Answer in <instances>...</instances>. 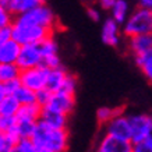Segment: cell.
Segmentation results:
<instances>
[{"mask_svg":"<svg viewBox=\"0 0 152 152\" xmlns=\"http://www.w3.org/2000/svg\"><path fill=\"white\" fill-rule=\"evenodd\" d=\"M31 140L38 148H48L55 152H66L69 148L67 129H52L41 120L38 121Z\"/></svg>","mask_w":152,"mask_h":152,"instance_id":"cell-1","label":"cell"},{"mask_svg":"<svg viewBox=\"0 0 152 152\" xmlns=\"http://www.w3.org/2000/svg\"><path fill=\"white\" fill-rule=\"evenodd\" d=\"M55 31L49 28L41 27L37 24L28 23L20 15L14 17V21L11 24V35L13 39L21 43V45H28V43H39L45 38L53 35Z\"/></svg>","mask_w":152,"mask_h":152,"instance_id":"cell-2","label":"cell"},{"mask_svg":"<svg viewBox=\"0 0 152 152\" xmlns=\"http://www.w3.org/2000/svg\"><path fill=\"white\" fill-rule=\"evenodd\" d=\"M123 34L127 38L141 34H152V10L138 6L131 11L123 24Z\"/></svg>","mask_w":152,"mask_h":152,"instance_id":"cell-3","label":"cell"},{"mask_svg":"<svg viewBox=\"0 0 152 152\" xmlns=\"http://www.w3.org/2000/svg\"><path fill=\"white\" fill-rule=\"evenodd\" d=\"M20 17L24 18L28 23L37 24V25H41V27L49 28L52 31H55L56 25H57V18H56L53 10L49 7V6L45 3V4H41L35 7V9L29 10L27 13L20 14Z\"/></svg>","mask_w":152,"mask_h":152,"instance_id":"cell-4","label":"cell"},{"mask_svg":"<svg viewBox=\"0 0 152 152\" xmlns=\"http://www.w3.org/2000/svg\"><path fill=\"white\" fill-rule=\"evenodd\" d=\"M48 74H49V69L46 66H37L32 69L21 70L20 73V81L24 87L31 88L34 91H39L46 88V81H48Z\"/></svg>","mask_w":152,"mask_h":152,"instance_id":"cell-5","label":"cell"},{"mask_svg":"<svg viewBox=\"0 0 152 152\" xmlns=\"http://www.w3.org/2000/svg\"><path fill=\"white\" fill-rule=\"evenodd\" d=\"M42 63H43V56L38 43H28L21 46V52L17 59V66L20 67V70L32 69L41 66Z\"/></svg>","mask_w":152,"mask_h":152,"instance_id":"cell-6","label":"cell"},{"mask_svg":"<svg viewBox=\"0 0 152 152\" xmlns=\"http://www.w3.org/2000/svg\"><path fill=\"white\" fill-rule=\"evenodd\" d=\"M130 127H131V141L137 142L144 138L151 137L152 117L148 115H133L129 116Z\"/></svg>","mask_w":152,"mask_h":152,"instance_id":"cell-7","label":"cell"},{"mask_svg":"<svg viewBox=\"0 0 152 152\" xmlns=\"http://www.w3.org/2000/svg\"><path fill=\"white\" fill-rule=\"evenodd\" d=\"M98 152H133V141L106 133L98 145Z\"/></svg>","mask_w":152,"mask_h":152,"instance_id":"cell-8","label":"cell"},{"mask_svg":"<svg viewBox=\"0 0 152 152\" xmlns=\"http://www.w3.org/2000/svg\"><path fill=\"white\" fill-rule=\"evenodd\" d=\"M75 101H74V94H69L64 91H57V92H52V96L48 102L45 107L56 110L59 113L69 116L74 110Z\"/></svg>","mask_w":152,"mask_h":152,"instance_id":"cell-9","label":"cell"},{"mask_svg":"<svg viewBox=\"0 0 152 152\" xmlns=\"http://www.w3.org/2000/svg\"><path fill=\"white\" fill-rule=\"evenodd\" d=\"M106 133L121 137V138L131 140V127H130L129 116L120 113L116 117H113L109 123H106Z\"/></svg>","mask_w":152,"mask_h":152,"instance_id":"cell-10","label":"cell"},{"mask_svg":"<svg viewBox=\"0 0 152 152\" xmlns=\"http://www.w3.org/2000/svg\"><path fill=\"white\" fill-rule=\"evenodd\" d=\"M101 38L102 42L107 46H117L120 43V24L112 17L106 18L103 25H102Z\"/></svg>","mask_w":152,"mask_h":152,"instance_id":"cell-11","label":"cell"},{"mask_svg":"<svg viewBox=\"0 0 152 152\" xmlns=\"http://www.w3.org/2000/svg\"><path fill=\"white\" fill-rule=\"evenodd\" d=\"M21 43L10 38L0 43V63H17L21 52Z\"/></svg>","mask_w":152,"mask_h":152,"instance_id":"cell-12","label":"cell"},{"mask_svg":"<svg viewBox=\"0 0 152 152\" xmlns=\"http://www.w3.org/2000/svg\"><path fill=\"white\" fill-rule=\"evenodd\" d=\"M129 49L133 56H140L152 49V34H141L129 38Z\"/></svg>","mask_w":152,"mask_h":152,"instance_id":"cell-13","label":"cell"},{"mask_svg":"<svg viewBox=\"0 0 152 152\" xmlns=\"http://www.w3.org/2000/svg\"><path fill=\"white\" fill-rule=\"evenodd\" d=\"M67 117H69L67 115L59 113V112L48 109V107H42L39 120L52 129H67Z\"/></svg>","mask_w":152,"mask_h":152,"instance_id":"cell-14","label":"cell"},{"mask_svg":"<svg viewBox=\"0 0 152 152\" xmlns=\"http://www.w3.org/2000/svg\"><path fill=\"white\" fill-rule=\"evenodd\" d=\"M67 70L64 67H55V69H49V74H48V81H46V88L50 92H57L61 89L63 84H64L66 78H67Z\"/></svg>","mask_w":152,"mask_h":152,"instance_id":"cell-15","label":"cell"},{"mask_svg":"<svg viewBox=\"0 0 152 152\" xmlns=\"http://www.w3.org/2000/svg\"><path fill=\"white\" fill-rule=\"evenodd\" d=\"M41 4H45V0H6V6L14 15L27 13Z\"/></svg>","mask_w":152,"mask_h":152,"instance_id":"cell-16","label":"cell"},{"mask_svg":"<svg viewBox=\"0 0 152 152\" xmlns=\"http://www.w3.org/2000/svg\"><path fill=\"white\" fill-rule=\"evenodd\" d=\"M42 113V106L38 103H28V105H21L18 112L15 115V119H25L39 121Z\"/></svg>","mask_w":152,"mask_h":152,"instance_id":"cell-17","label":"cell"},{"mask_svg":"<svg viewBox=\"0 0 152 152\" xmlns=\"http://www.w3.org/2000/svg\"><path fill=\"white\" fill-rule=\"evenodd\" d=\"M110 14H112V18L116 20L120 25H123L130 15L129 3L126 0H117L115 3V6L110 9Z\"/></svg>","mask_w":152,"mask_h":152,"instance_id":"cell-18","label":"cell"},{"mask_svg":"<svg viewBox=\"0 0 152 152\" xmlns=\"http://www.w3.org/2000/svg\"><path fill=\"white\" fill-rule=\"evenodd\" d=\"M135 63L142 71L144 77L152 83V49L148 50L147 53H142L140 56H135Z\"/></svg>","mask_w":152,"mask_h":152,"instance_id":"cell-19","label":"cell"},{"mask_svg":"<svg viewBox=\"0 0 152 152\" xmlns=\"http://www.w3.org/2000/svg\"><path fill=\"white\" fill-rule=\"evenodd\" d=\"M20 106H21V103L17 101V98L14 95H7L3 101L0 102V115L15 116Z\"/></svg>","mask_w":152,"mask_h":152,"instance_id":"cell-20","label":"cell"},{"mask_svg":"<svg viewBox=\"0 0 152 152\" xmlns=\"http://www.w3.org/2000/svg\"><path fill=\"white\" fill-rule=\"evenodd\" d=\"M21 70L17 63H0V81L7 83L10 80L18 78Z\"/></svg>","mask_w":152,"mask_h":152,"instance_id":"cell-21","label":"cell"},{"mask_svg":"<svg viewBox=\"0 0 152 152\" xmlns=\"http://www.w3.org/2000/svg\"><path fill=\"white\" fill-rule=\"evenodd\" d=\"M17 98V101L21 105H28V103H37V91H34L31 88H27L21 85V87L13 94Z\"/></svg>","mask_w":152,"mask_h":152,"instance_id":"cell-22","label":"cell"},{"mask_svg":"<svg viewBox=\"0 0 152 152\" xmlns=\"http://www.w3.org/2000/svg\"><path fill=\"white\" fill-rule=\"evenodd\" d=\"M123 113V109L121 107H109V106H102L99 107L96 112V119L99 123L102 124H106L109 123L113 117H116L117 115Z\"/></svg>","mask_w":152,"mask_h":152,"instance_id":"cell-23","label":"cell"},{"mask_svg":"<svg viewBox=\"0 0 152 152\" xmlns=\"http://www.w3.org/2000/svg\"><path fill=\"white\" fill-rule=\"evenodd\" d=\"M38 45H39V48H41L43 59H45V57H49V56L59 55V53H57V52H59V46H57V42L55 41L53 35L45 38V39H43L42 42H39Z\"/></svg>","mask_w":152,"mask_h":152,"instance_id":"cell-24","label":"cell"},{"mask_svg":"<svg viewBox=\"0 0 152 152\" xmlns=\"http://www.w3.org/2000/svg\"><path fill=\"white\" fill-rule=\"evenodd\" d=\"M15 120H17V124L15 126H17L21 137H23V138H31L34 131H35V127H37L38 121L25 120V119H15Z\"/></svg>","mask_w":152,"mask_h":152,"instance_id":"cell-25","label":"cell"},{"mask_svg":"<svg viewBox=\"0 0 152 152\" xmlns=\"http://www.w3.org/2000/svg\"><path fill=\"white\" fill-rule=\"evenodd\" d=\"M15 145H17V142L10 137L9 133L0 130V152H11L14 151Z\"/></svg>","mask_w":152,"mask_h":152,"instance_id":"cell-26","label":"cell"},{"mask_svg":"<svg viewBox=\"0 0 152 152\" xmlns=\"http://www.w3.org/2000/svg\"><path fill=\"white\" fill-rule=\"evenodd\" d=\"M14 15L4 3H0V28L10 27L14 21Z\"/></svg>","mask_w":152,"mask_h":152,"instance_id":"cell-27","label":"cell"},{"mask_svg":"<svg viewBox=\"0 0 152 152\" xmlns=\"http://www.w3.org/2000/svg\"><path fill=\"white\" fill-rule=\"evenodd\" d=\"M14 152H38V147L32 142L31 138H23L15 145Z\"/></svg>","mask_w":152,"mask_h":152,"instance_id":"cell-28","label":"cell"},{"mask_svg":"<svg viewBox=\"0 0 152 152\" xmlns=\"http://www.w3.org/2000/svg\"><path fill=\"white\" fill-rule=\"evenodd\" d=\"M133 152H152V137L133 142Z\"/></svg>","mask_w":152,"mask_h":152,"instance_id":"cell-29","label":"cell"},{"mask_svg":"<svg viewBox=\"0 0 152 152\" xmlns=\"http://www.w3.org/2000/svg\"><path fill=\"white\" fill-rule=\"evenodd\" d=\"M17 124V120L15 116H6V115H0V130L3 131H10L11 129H14Z\"/></svg>","mask_w":152,"mask_h":152,"instance_id":"cell-30","label":"cell"},{"mask_svg":"<svg viewBox=\"0 0 152 152\" xmlns=\"http://www.w3.org/2000/svg\"><path fill=\"white\" fill-rule=\"evenodd\" d=\"M75 89H77V78L74 75H71V74H69L60 91H64V92L69 94H75Z\"/></svg>","mask_w":152,"mask_h":152,"instance_id":"cell-31","label":"cell"},{"mask_svg":"<svg viewBox=\"0 0 152 152\" xmlns=\"http://www.w3.org/2000/svg\"><path fill=\"white\" fill-rule=\"evenodd\" d=\"M52 96V92L48 89V88H43V89H39L37 91V103L41 105L42 107H45L48 105V102Z\"/></svg>","mask_w":152,"mask_h":152,"instance_id":"cell-32","label":"cell"},{"mask_svg":"<svg viewBox=\"0 0 152 152\" xmlns=\"http://www.w3.org/2000/svg\"><path fill=\"white\" fill-rule=\"evenodd\" d=\"M6 85V89H7V92H9V95H13L17 89H18L23 84H21V81H20V77L18 78H14V80H10V81H7V83H4Z\"/></svg>","mask_w":152,"mask_h":152,"instance_id":"cell-33","label":"cell"},{"mask_svg":"<svg viewBox=\"0 0 152 152\" xmlns=\"http://www.w3.org/2000/svg\"><path fill=\"white\" fill-rule=\"evenodd\" d=\"M87 15L92 20V21H95V23L101 20V13H99V10H98L96 7H92V6H89L87 9Z\"/></svg>","mask_w":152,"mask_h":152,"instance_id":"cell-34","label":"cell"},{"mask_svg":"<svg viewBox=\"0 0 152 152\" xmlns=\"http://www.w3.org/2000/svg\"><path fill=\"white\" fill-rule=\"evenodd\" d=\"M116 1L117 0H98V4H99V7L102 10H109L110 11V9L115 6Z\"/></svg>","mask_w":152,"mask_h":152,"instance_id":"cell-35","label":"cell"},{"mask_svg":"<svg viewBox=\"0 0 152 152\" xmlns=\"http://www.w3.org/2000/svg\"><path fill=\"white\" fill-rule=\"evenodd\" d=\"M7 95H9V92H7V89H6L4 83H1V81H0V102L3 101Z\"/></svg>","mask_w":152,"mask_h":152,"instance_id":"cell-36","label":"cell"},{"mask_svg":"<svg viewBox=\"0 0 152 152\" xmlns=\"http://www.w3.org/2000/svg\"><path fill=\"white\" fill-rule=\"evenodd\" d=\"M138 4L141 6V7L152 10V0H138Z\"/></svg>","mask_w":152,"mask_h":152,"instance_id":"cell-37","label":"cell"},{"mask_svg":"<svg viewBox=\"0 0 152 152\" xmlns=\"http://www.w3.org/2000/svg\"><path fill=\"white\" fill-rule=\"evenodd\" d=\"M38 152H55L52 149H48V148H38Z\"/></svg>","mask_w":152,"mask_h":152,"instance_id":"cell-38","label":"cell"},{"mask_svg":"<svg viewBox=\"0 0 152 152\" xmlns=\"http://www.w3.org/2000/svg\"><path fill=\"white\" fill-rule=\"evenodd\" d=\"M0 3H4L6 4V0H0Z\"/></svg>","mask_w":152,"mask_h":152,"instance_id":"cell-39","label":"cell"},{"mask_svg":"<svg viewBox=\"0 0 152 152\" xmlns=\"http://www.w3.org/2000/svg\"><path fill=\"white\" fill-rule=\"evenodd\" d=\"M0 43H1V34H0Z\"/></svg>","mask_w":152,"mask_h":152,"instance_id":"cell-40","label":"cell"},{"mask_svg":"<svg viewBox=\"0 0 152 152\" xmlns=\"http://www.w3.org/2000/svg\"><path fill=\"white\" fill-rule=\"evenodd\" d=\"M151 137H152V130H151Z\"/></svg>","mask_w":152,"mask_h":152,"instance_id":"cell-41","label":"cell"},{"mask_svg":"<svg viewBox=\"0 0 152 152\" xmlns=\"http://www.w3.org/2000/svg\"><path fill=\"white\" fill-rule=\"evenodd\" d=\"M11 152H14V151H11Z\"/></svg>","mask_w":152,"mask_h":152,"instance_id":"cell-42","label":"cell"}]
</instances>
